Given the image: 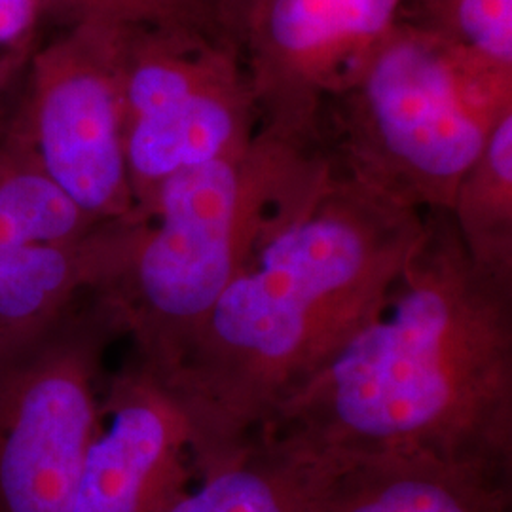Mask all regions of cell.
Wrapping results in <instances>:
<instances>
[{
    "label": "cell",
    "instance_id": "cell-1",
    "mask_svg": "<svg viewBox=\"0 0 512 512\" xmlns=\"http://www.w3.org/2000/svg\"><path fill=\"white\" fill-rule=\"evenodd\" d=\"M255 440L512 475V281L476 268L450 211H425L420 247L378 308Z\"/></svg>",
    "mask_w": 512,
    "mask_h": 512
},
{
    "label": "cell",
    "instance_id": "cell-2",
    "mask_svg": "<svg viewBox=\"0 0 512 512\" xmlns=\"http://www.w3.org/2000/svg\"><path fill=\"white\" fill-rule=\"evenodd\" d=\"M425 236V211L327 160L266 232L164 378L192 427L194 469L245 452L368 315Z\"/></svg>",
    "mask_w": 512,
    "mask_h": 512
},
{
    "label": "cell",
    "instance_id": "cell-3",
    "mask_svg": "<svg viewBox=\"0 0 512 512\" xmlns=\"http://www.w3.org/2000/svg\"><path fill=\"white\" fill-rule=\"evenodd\" d=\"M323 160L319 148L258 131L243 154L169 177L126 220L90 293L116 315L143 365L171 374L281 203Z\"/></svg>",
    "mask_w": 512,
    "mask_h": 512
},
{
    "label": "cell",
    "instance_id": "cell-4",
    "mask_svg": "<svg viewBox=\"0 0 512 512\" xmlns=\"http://www.w3.org/2000/svg\"><path fill=\"white\" fill-rule=\"evenodd\" d=\"M512 71L397 21L325 109L321 148L351 179L418 211H450L503 114Z\"/></svg>",
    "mask_w": 512,
    "mask_h": 512
},
{
    "label": "cell",
    "instance_id": "cell-5",
    "mask_svg": "<svg viewBox=\"0 0 512 512\" xmlns=\"http://www.w3.org/2000/svg\"><path fill=\"white\" fill-rule=\"evenodd\" d=\"M118 84L135 211L169 177L243 154L258 112L238 46L173 29H120Z\"/></svg>",
    "mask_w": 512,
    "mask_h": 512
},
{
    "label": "cell",
    "instance_id": "cell-6",
    "mask_svg": "<svg viewBox=\"0 0 512 512\" xmlns=\"http://www.w3.org/2000/svg\"><path fill=\"white\" fill-rule=\"evenodd\" d=\"M116 336H124L116 315L86 293L0 361V512H71Z\"/></svg>",
    "mask_w": 512,
    "mask_h": 512
},
{
    "label": "cell",
    "instance_id": "cell-7",
    "mask_svg": "<svg viewBox=\"0 0 512 512\" xmlns=\"http://www.w3.org/2000/svg\"><path fill=\"white\" fill-rule=\"evenodd\" d=\"M118 31L74 25L33 55L27 107L10 126L44 175L95 222L135 213L116 65Z\"/></svg>",
    "mask_w": 512,
    "mask_h": 512
},
{
    "label": "cell",
    "instance_id": "cell-8",
    "mask_svg": "<svg viewBox=\"0 0 512 512\" xmlns=\"http://www.w3.org/2000/svg\"><path fill=\"white\" fill-rule=\"evenodd\" d=\"M116 228L118 220L95 222L80 211L12 129L0 133V361L97 287Z\"/></svg>",
    "mask_w": 512,
    "mask_h": 512
},
{
    "label": "cell",
    "instance_id": "cell-9",
    "mask_svg": "<svg viewBox=\"0 0 512 512\" xmlns=\"http://www.w3.org/2000/svg\"><path fill=\"white\" fill-rule=\"evenodd\" d=\"M404 0H249L236 42L258 131L321 148L323 116L368 52L399 21Z\"/></svg>",
    "mask_w": 512,
    "mask_h": 512
},
{
    "label": "cell",
    "instance_id": "cell-10",
    "mask_svg": "<svg viewBox=\"0 0 512 512\" xmlns=\"http://www.w3.org/2000/svg\"><path fill=\"white\" fill-rule=\"evenodd\" d=\"M192 475L183 404L131 353L103 387L71 512H162Z\"/></svg>",
    "mask_w": 512,
    "mask_h": 512
},
{
    "label": "cell",
    "instance_id": "cell-11",
    "mask_svg": "<svg viewBox=\"0 0 512 512\" xmlns=\"http://www.w3.org/2000/svg\"><path fill=\"white\" fill-rule=\"evenodd\" d=\"M315 512H511L512 475L429 456L321 458Z\"/></svg>",
    "mask_w": 512,
    "mask_h": 512
},
{
    "label": "cell",
    "instance_id": "cell-12",
    "mask_svg": "<svg viewBox=\"0 0 512 512\" xmlns=\"http://www.w3.org/2000/svg\"><path fill=\"white\" fill-rule=\"evenodd\" d=\"M325 461L264 440L196 471L162 512H315Z\"/></svg>",
    "mask_w": 512,
    "mask_h": 512
},
{
    "label": "cell",
    "instance_id": "cell-13",
    "mask_svg": "<svg viewBox=\"0 0 512 512\" xmlns=\"http://www.w3.org/2000/svg\"><path fill=\"white\" fill-rule=\"evenodd\" d=\"M450 215L476 268L512 281V110L459 181Z\"/></svg>",
    "mask_w": 512,
    "mask_h": 512
},
{
    "label": "cell",
    "instance_id": "cell-14",
    "mask_svg": "<svg viewBox=\"0 0 512 512\" xmlns=\"http://www.w3.org/2000/svg\"><path fill=\"white\" fill-rule=\"evenodd\" d=\"M399 19L459 54L512 71V0H404Z\"/></svg>",
    "mask_w": 512,
    "mask_h": 512
},
{
    "label": "cell",
    "instance_id": "cell-15",
    "mask_svg": "<svg viewBox=\"0 0 512 512\" xmlns=\"http://www.w3.org/2000/svg\"><path fill=\"white\" fill-rule=\"evenodd\" d=\"M40 4L44 14H55L69 27L173 29L232 40L219 16L203 0H40Z\"/></svg>",
    "mask_w": 512,
    "mask_h": 512
},
{
    "label": "cell",
    "instance_id": "cell-16",
    "mask_svg": "<svg viewBox=\"0 0 512 512\" xmlns=\"http://www.w3.org/2000/svg\"><path fill=\"white\" fill-rule=\"evenodd\" d=\"M42 14L40 0H0V88L31 52Z\"/></svg>",
    "mask_w": 512,
    "mask_h": 512
},
{
    "label": "cell",
    "instance_id": "cell-17",
    "mask_svg": "<svg viewBox=\"0 0 512 512\" xmlns=\"http://www.w3.org/2000/svg\"><path fill=\"white\" fill-rule=\"evenodd\" d=\"M203 2L219 16L220 23L224 25L228 35L236 42L239 18H241V14H243V10H245L249 0H203Z\"/></svg>",
    "mask_w": 512,
    "mask_h": 512
}]
</instances>
